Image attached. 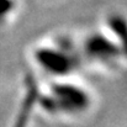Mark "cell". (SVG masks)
Segmentation results:
<instances>
[{
    "mask_svg": "<svg viewBox=\"0 0 127 127\" xmlns=\"http://www.w3.org/2000/svg\"><path fill=\"white\" fill-rule=\"evenodd\" d=\"M15 7L14 0H0V21L9 16Z\"/></svg>",
    "mask_w": 127,
    "mask_h": 127,
    "instance_id": "obj_1",
    "label": "cell"
}]
</instances>
